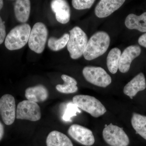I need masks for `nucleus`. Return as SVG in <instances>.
Listing matches in <instances>:
<instances>
[{"label":"nucleus","mask_w":146,"mask_h":146,"mask_svg":"<svg viewBox=\"0 0 146 146\" xmlns=\"http://www.w3.org/2000/svg\"><path fill=\"white\" fill-rule=\"evenodd\" d=\"M125 2L123 0H101L95 8V14L98 18H106L119 9Z\"/></svg>","instance_id":"12"},{"label":"nucleus","mask_w":146,"mask_h":146,"mask_svg":"<svg viewBox=\"0 0 146 146\" xmlns=\"http://www.w3.org/2000/svg\"><path fill=\"white\" fill-rule=\"evenodd\" d=\"M121 54L119 49L115 48L110 50L108 55L107 66L110 72L112 74H115L117 72Z\"/></svg>","instance_id":"21"},{"label":"nucleus","mask_w":146,"mask_h":146,"mask_svg":"<svg viewBox=\"0 0 146 146\" xmlns=\"http://www.w3.org/2000/svg\"><path fill=\"white\" fill-rule=\"evenodd\" d=\"M78 108L74 103L69 104L63 115V119L65 121H70L71 118L76 116L78 112H80V110Z\"/></svg>","instance_id":"24"},{"label":"nucleus","mask_w":146,"mask_h":146,"mask_svg":"<svg viewBox=\"0 0 146 146\" xmlns=\"http://www.w3.org/2000/svg\"><path fill=\"white\" fill-rule=\"evenodd\" d=\"M31 30L30 26L27 23L13 28L5 38V44L7 48L14 50L25 46L28 42Z\"/></svg>","instance_id":"2"},{"label":"nucleus","mask_w":146,"mask_h":146,"mask_svg":"<svg viewBox=\"0 0 146 146\" xmlns=\"http://www.w3.org/2000/svg\"><path fill=\"white\" fill-rule=\"evenodd\" d=\"M95 1L94 0H73L72 2L74 8L82 10L91 8Z\"/></svg>","instance_id":"23"},{"label":"nucleus","mask_w":146,"mask_h":146,"mask_svg":"<svg viewBox=\"0 0 146 146\" xmlns=\"http://www.w3.org/2000/svg\"><path fill=\"white\" fill-rule=\"evenodd\" d=\"M15 98L12 95L5 94L0 99V115L6 125L12 124L16 117Z\"/></svg>","instance_id":"9"},{"label":"nucleus","mask_w":146,"mask_h":146,"mask_svg":"<svg viewBox=\"0 0 146 146\" xmlns=\"http://www.w3.org/2000/svg\"><path fill=\"white\" fill-rule=\"evenodd\" d=\"M131 124L136 133L146 140V116L133 113Z\"/></svg>","instance_id":"20"},{"label":"nucleus","mask_w":146,"mask_h":146,"mask_svg":"<svg viewBox=\"0 0 146 146\" xmlns=\"http://www.w3.org/2000/svg\"><path fill=\"white\" fill-rule=\"evenodd\" d=\"M70 38L67 49L71 58L76 59L83 55L86 48L88 37L80 28L75 27L70 31Z\"/></svg>","instance_id":"3"},{"label":"nucleus","mask_w":146,"mask_h":146,"mask_svg":"<svg viewBox=\"0 0 146 146\" xmlns=\"http://www.w3.org/2000/svg\"><path fill=\"white\" fill-rule=\"evenodd\" d=\"M146 88L145 76L143 73H140L126 84L123 91L124 94L132 99L138 92L143 91Z\"/></svg>","instance_id":"14"},{"label":"nucleus","mask_w":146,"mask_h":146,"mask_svg":"<svg viewBox=\"0 0 146 146\" xmlns=\"http://www.w3.org/2000/svg\"><path fill=\"white\" fill-rule=\"evenodd\" d=\"M4 133V128L2 123L0 121V141L1 140Z\"/></svg>","instance_id":"27"},{"label":"nucleus","mask_w":146,"mask_h":146,"mask_svg":"<svg viewBox=\"0 0 146 146\" xmlns=\"http://www.w3.org/2000/svg\"><path fill=\"white\" fill-rule=\"evenodd\" d=\"M125 26L129 29H136L141 32H146V12L140 16L134 14L128 15L125 20Z\"/></svg>","instance_id":"17"},{"label":"nucleus","mask_w":146,"mask_h":146,"mask_svg":"<svg viewBox=\"0 0 146 146\" xmlns=\"http://www.w3.org/2000/svg\"><path fill=\"white\" fill-rule=\"evenodd\" d=\"M110 42V37L105 32L96 33L87 42L83 53L84 58L91 60L101 56L108 49Z\"/></svg>","instance_id":"1"},{"label":"nucleus","mask_w":146,"mask_h":146,"mask_svg":"<svg viewBox=\"0 0 146 146\" xmlns=\"http://www.w3.org/2000/svg\"><path fill=\"white\" fill-rule=\"evenodd\" d=\"M47 146H74L68 136L57 131H53L47 136Z\"/></svg>","instance_id":"18"},{"label":"nucleus","mask_w":146,"mask_h":146,"mask_svg":"<svg viewBox=\"0 0 146 146\" xmlns=\"http://www.w3.org/2000/svg\"><path fill=\"white\" fill-rule=\"evenodd\" d=\"M70 38V35L65 33L59 39L50 37L48 41V46L54 51H57L63 48L67 45Z\"/></svg>","instance_id":"22"},{"label":"nucleus","mask_w":146,"mask_h":146,"mask_svg":"<svg viewBox=\"0 0 146 146\" xmlns=\"http://www.w3.org/2000/svg\"><path fill=\"white\" fill-rule=\"evenodd\" d=\"M61 78L64 81V84L56 85V89L58 91L65 94H73L78 91L77 82L74 78L65 74L61 76Z\"/></svg>","instance_id":"19"},{"label":"nucleus","mask_w":146,"mask_h":146,"mask_svg":"<svg viewBox=\"0 0 146 146\" xmlns=\"http://www.w3.org/2000/svg\"><path fill=\"white\" fill-rule=\"evenodd\" d=\"M6 36L5 27L0 16V45L2 44L4 41Z\"/></svg>","instance_id":"25"},{"label":"nucleus","mask_w":146,"mask_h":146,"mask_svg":"<svg viewBox=\"0 0 146 146\" xmlns=\"http://www.w3.org/2000/svg\"></svg>","instance_id":"29"},{"label":"nucleus","mask_w":146,"mask_h":146,"mask_svg":"<svg viewBox=\"0 0 146 146\" xmlns=\"http://www.w3.org/2000/svg\"><path fill=\"white\" fill-rule=\"evenodd\" d=\"M48 36V30L44 24L38 22L33 26L28 41L30 48L37 54L42 53L44 50Z\"/></svg>","instance_id":"5"},{"label":"nucleus","mask_w":146,"mask_h":146,"mask_svg":"<svg viewBox=\"0 0 146 146\" xmlns=\"http://www.w3.org/2000/svg\"><path fill=\"white\" fill-rule=\"evenodd\" d=\"M3 6V1L0 0V10L2 9Z\"/></svg>","instance_id":"28"},{"label":"nucleus","mask_w":146,"mask_h":146,"mask_svg":"<svg viewBox=\"0 0 146 146\" xmlns=\"http://www.w3.org/2000/svg\"><path fill=\"white\" fill-rule=\"evenodd\" d=\"M82 74L86 81L99 87L106 88L112 82L110 76L101 67L86 66L84 68Z\"/></svg>","instance_id":"7"},{"label":"nucleus","mask_w":146,"mask_h":146,"mask_svg":"<svg viewBox=\"0 0 146 146\" xmlns=\"http://www.w3.org/2000/svg\"><path fill=\"white\" fill-rule=\"evenodd\" d=\"M103 137L110 146H128L129 139L123 128L110 124L104 129Z\"/></svg>","instance_id":"6"},{"label":"nucleus","mask_w":146,"mask_h":146,"mask_svg":"<svg viewBox=\"0 0 146 146\" xmlns=\"http://www.w3.org/2000/svg\"><path fill=\"white\" fill-rule=\"evenodd\" d=\"M68 133L74 140L83 145H93L95 142L92 131L78 124L72 125L68 129Z\"/></svg>","instance_id":"10"},{"label":"nucleus","mask_w":146,"mask_h":146,"mask_svg":"<svg viewBox=\"0 0 146 146\" xmlns=\"http://www.w3.org/2000/svg\"><path fill=\"white\" fill-rule=\"evenodd\" d=\"M139 44L146 48V33L141 35L138 40Z\"/></svg>","instance_id":"26"},{"label":"nucleus","mask_w":146,"mask_h":146,"mask_svg":"<svg viewBox=\"0 0 146 146\" xmlns=\"http://www.w3.org/2000/svg\"><path fill=\"white\" fill-rule=\"evenodd\" d=\"M52 10L55 13L58 22L62 24L68 23L70 19V8L66 1L53 0L51 2Z\"/></svg>","instance_id":"13"},{"label":"nucleus","mask_w":146,"mask_h":146,"mask_svg":"<svg viewBox=\"0 0 146 146\" xmlns=\"http://www.w3.org/2000/svg\"><path fill=\"white\" fill-rule=\"evenodd\" d=\"M25 96L27 100L35 102H41L47 100L49 92L44 85L39 84L28 87L25 90Z\"/></svg>","instance_id":"15"},{"label":"nucleus","mask_w":146,"mask_h":146,"mask_svg":"<svg viewBox=\"0 0 146 146\" xmlns=\"http://www.w3.org/2000/svg\"><path fill=\"white\" fill-rule=\"evenodd\" d=\"M41 116V109L37 103L25 100L19 102L17 105L16 111L17 119L36 121L40 119Z\"/></svg>","instance_id":"8"},{"label":"nucleus","mask_w":146,"mask_h":146,"mask_svg":"<svg viewBox=\"0 0 146 146\" xmlns=\"http://www.w3.org/2000/svg\"><path fill=\"white\" fill-rule=\"evenodd\" d=\"M14 13L17 21L22 23L27 22L29 18L31 2L29 0H18L14 5Z\"/></svg>","instance_id":"16"},{"label":"nucleus","mask_w":146,"mask_h":146,"mask_svg":"<svg viewBox=\"0 0 146 146\" xmlns=\"http://www.w3.org/2000/svg\"><path fill=\"white\" fill-rule=\"evenodd\" d=\"M72 101L77 107L94 117H99L107 111L104 105L98 100L92 96L77 95L73 97Z\"/></svg>","instance_id":"4"},{"label":"nucleus","mask_w":146,"mask_h":146,"mask_svg":"<svg viewBox=\"0 0 146 146\" xmlns=\"http://www.w3.org/2000/svg\"><path fill=\"white\" fill-rule=\"evenodd\" d=\"M141 48L137 45H132L126 48L120 56L119 70L122 73L129 70L131 62L141 54Z\"/></svg>","instance_id":"11"}]
</instances>
